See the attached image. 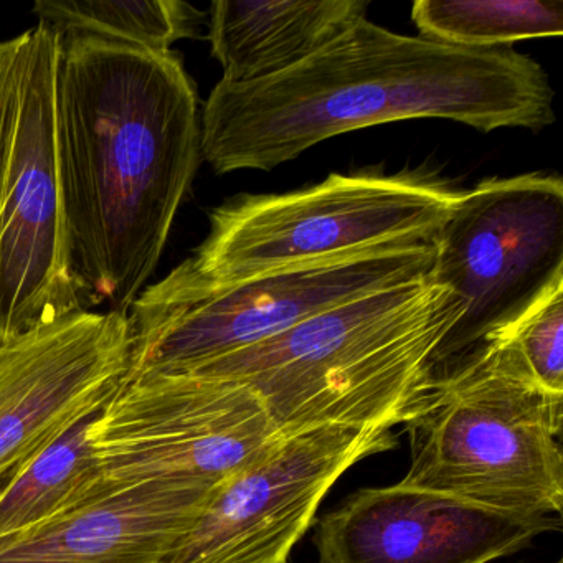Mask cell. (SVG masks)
<instances>
[{
	"instance_id": "16",
	"label": "cell",
	"mask_w": 563,
	"mask_h": 563,
	"mask_svg": "<svg viewBox=\"0 0 563 563\" xmlns=\"http://www.w3.org/2000/svg\"><path fill=\"white\" fill-rule=\"evenodd\" d=\"M420 37L473 51H496L563 34L562 0H418Z\"/></svg>"
},
{
	"instance_id": "14",
	"label": "cell",
	"mask_w": 563,
	"mask_h": 563,
	"mask_svg": "<svg viewBox=\"0 0 563 563\" xmlns=\"http://www.w3.org/2000/svg\"><path fill=\"white\" fill-rule=\"evenodd\" d=\"M364 0H219L210 5L209 41L227 84L285 74L367 19Z\"/></svg>"
},
{
	"instance_id": "5",
	"label": "cell",
	"mask_w": 563,
	"mask_h": 563,
	"mask_svg": "<svg viewBox=\"0 0 563 563\" xmlns=\"http://www.w3.org/2000/svg\"><path fill=\"white\" fill-rule=\"evenodd\" d=\"M437 242L388 246L212 283L189 260L146 286L128 312V375L189 372L288 331L334 306L428 278Z\"/></svg>"
},
{
	"instance_id": "12",
	"label": "cell",
	"mask_w": 563,
	"mask_h": 563,
	"mask_svg": "<svg viewBox=\"0 0 563 563\" xmlns=\"http://www.w3.org/2000/svg\"><path fill=\"white\" fill-rule=\"evenodd\" d=\"M562 517L487 509L398 483L351 494L318 520L319 563H489L526 549Z\"/></svg>"
},
{
	"instance_id": "1",
	"label": "cell",
	"mask_w": 563,
	"mask_h": 563,
	"mask_svg": "<svg viewBox=\"0 0 563 563\" xmlns=\"http://www.w3.org/2000/svg\"><path fill=\"white\" fill-rule=\"evenodd\" d=\"M57 154L87 305L128 314L156 272L202 159L199 97L177 52L62 37Z\"/></svg>"
},
{
	"instance_id": "11",
	"label": "cell",
	"mask_w": 563,
	"mask_h": 563,
	"mask_svg": "<svg viewBox=\"0 0 563 563\" xmlns=\"http://www.w3.org/2000/svg\"><path fill=\"white\" fill-rule=\"evenodd\" d=\"M128 314L81 311L0 344V473L14 477L95 417L131 367Z\"/></svg>"
},
{
	"instance_id": "4",
	"label": "cell",
	"mask_w": 563,
	"mask_h": 563,
	"mask_svg": "<svg viewBox=\"0 0 563 563\" xmlns=\"http://www.w3.org/2000/svg\"><path fill=\"white\" fill-rule=\"evenodd\" d=\"M562 405L486 349L437 378L405 423L411 466L400 483L516 516L560 517Z\"/></svg>"
},
{
	"instance_id": "3",
	"label": "cell",
	"mask_w": 563,
	"mask_h": 563,
	"mask_svg": "<svg viewBox=\"0 0 563 563\" xmlns=\"http://www.w3.org/2000/svg\"><path fill=\"white\" fill-rule=\"evenodd\" d=\"M457 318L456 299L430 275L334 306L189 372L252 388L279 434L328 423L394 428L430 390L431 358Z\"/></svg>"
},
{
	"instance_id": "13",
	"label": "cell",
	"mask_w": 563,
	"mask_h": 563,
	"mask_svg": "<svg viewBox=\"0 0 563 563\" xmlns=\"http://www.w3.org/2000/svg\"><path fill=\"white\" fill-rule=\"evenodd\" d=\"M219 489L144 483L0 537V563H167Z\"/></svg>"
},
{
	"instance_id": "20",
	"label": "cell",
	"mask_w": 563,
	"mask_h": 563,
	"mask_svg": "<svg viewBox=\"0 0 563 563\" xmlns=\"http://www.w3.org/2000/svg\"><path fill=\"white\" fill-rule=\"evenodd\" d=\"M555 563H563L562 560H559V562H555Z\"/></svg>"
},
{
	"instance_id": "10",
	"label": "cell",
	"mask_w": 563,
	"mask_h": 563,
	"mask_svg": "<svg viewBox=\"0 0 563 563\" xmlns=\"http://www.w3.org/2000/svg\"><path fill=\"white\" fill-rule=\"evenodd\" d=\"M395 446L387 427L328 423L282 434L217 490L167 563H288L339 477Z\"/></svg>"
},
{
	"instance_id": "9",
	"label": "cell",
	"mask_w": 563,
	"mask_h": 563,
	"mask_svg": "<svg viewBox=\"0 0 563 563\" xmlns=\"http://www.w3.org/2000/svg\"><path fill=\"white\" fill-rule=\"evenodd\" d=\"M279 437L252 388L190 372L126 375L88 427L108 494L159 481L220 489Z\"/></svg>"
},
{
	"instance_id": "15",
	"label": "cell",
	"mask_w": 563,
	"mask_h": 563,
	"mask_svg": "<svg viewBox=\"0 0 563 563\" xmlns=\"http://www.w3.org/2000/svg\"><path fill=\"white\" fill-rule=\"evenodd\" d=\"M91 418L64 434L0 487V537L111 496L103 490L88 441Z\"/></svg>"
},
{
	"instance_id": "8",
	"label": "cell",
	"mask_w": 563,
	"mask_h": 563,
	"mask_svg": "<svg viewBox=\"0 0 563 563\" xmlns=\"http://www.w3.org/2000/svg\"><path fill=\"white\" fill-rule=\"evenodd\" d=\"M431 278L460 306V318L431 358L437 380L563 288L562 179L522 174L460 194L438 235Z\"/></svg>"
},
{
	"instance_id": "19",
	"label": "cell",
	"mask_w": 563,
	"mask_h": 563,
	"mask_svg": "<svg viewBox=\"0 0 563 563\" xmlns=\"http://www.w3.org/2000/svg\"><path fill=\"white\" fill-rule=\"evenodd\" d=\"M12 477L9 476V474H2L0 473V487L4 486V483H8V481H11Z\"/></svg>"
},
{
	"instance_id": "6",
	"label": "cell",
	"mask_w": 563,
	"mask_h": 563,
	"mask_svg": "<svg viewBox=\"0 0 563 563\" xmlns=\"http://www.w3.org/2000/svg\"><path fill=\"white\" fill-rule=\"evenodd\" d=\"M60 54L44 22L0 42V344L88 311L58 176Z\"/></svg>"
},
{
	"instance_id": "17",
	"label": "cell",
	"mask_w": 563,
	"mask_h": 563,
	"mask_svg": "<svg viewBox=\"0 0 563 563\" xmlns=\"http://www.w3.org/2000/svg\"><path fill=\"white\" fill-rule=\"evenodd\" d=\"M41 22L65 35L107 38L154 52L197 37L203 12L180 0H38Z\"/></svg>"
},
{
	"instance_id": "2",
	"label": "cell",
	"mask_w": 563,
	"mask_h": 563,
	"mask_svg": "<svg viewBox=\"0 0 563 563\" xmlns=\"http://www.w3.org/2000/svg\"><path fill=\"white\" fill-rule=\"evenodd\" d=\"M407 120L539 133L555 120L553 88L512 48L451 47L362 19L285 74L220 80L200 114L202 159L217 174L266 173L322 141Z\"/></svg>"
},
{
	"instance_id": "7",
	"label": "cell",
	"mask_w": 563,
	"mask_h": 563,
	"mask_svg": "<svg viewBox=\"0 0 563 563\" xmlns=\"http://www.w3.org/2000/svg\"><path fill=\"white\" fill-rule=\"evenodd\" d=\"M460 194L413 176H339L282 196L236 197L210 213L190 256L212 283L388 246L437 242Z\"/></svg>"
},
{
	"instance_id": "18",
	"label": "cell",
	"mask_w": 563,
	"mask_h": 563,
	"mask_svg": "<svg viewBox=\"0 0 563 563\" xmlns=\"http://www.w3.org/2000/svg\"><path fill=\"white\" fill-rule=\"evenodd\" d=\"M493 345L533 387L552 397H563V288L540 302Z\"/></svg>"
}]
</instances>
